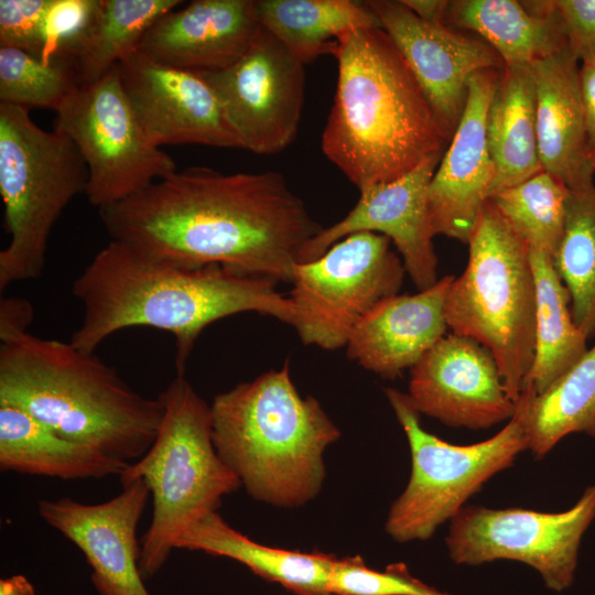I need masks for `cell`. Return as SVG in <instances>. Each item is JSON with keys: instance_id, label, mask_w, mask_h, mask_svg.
Returning <instances> with one entry per match:
<instances>
[{"instance_id": "31", "label": "cell", "mask_w": 595, "mask_h": 595, "mask_svg": "<svg viewBox=\"0 0 595 595\" xmlns=\"http://www.w3.org/2000/svg\"><path fill=\"white\" fill-rule=\"evenodd\" d=\"M553 266L570 294L574 324L595 337V184L570 191L566 220Z\"/></svg>"}, {"instance_id": "23", "label": "cell", "mask_w": 595, "mask_h": 595, "mask_svg": "<svg viewBox=\"0 0 595 595\" xmlns=\"http://www.w3.org/2000/svg\"><path fill=\"white\" fill-rule=\"evenodd\" d=\"M444 24L484 40L505 66L531 65L567 46L552 0L448 1Z\"/></svg>"}, {"instance_id": "25", "label": "cell", "mask_w": 595, "mask_h": 595, "mask_svg": "<svg viewBox=\"0 0 595 595\" xmlns=\"http://www.w3.org/2000/svg\"><path fill=\"white\" fill-rule=\"evenodd\" d=\"M175 549L229 558L294 595H333L329 581L337 556L263 545L229 526L218 511L196 521L178 538Z\"/></svg>"}, {"instance_id": "12", "label": "cell", "mask_w": 595, "mask_h": 595, "mask_svg": "<svg viewBox=\"0 0 595 595\" xmlns=\"http://www.w3.org/2000/svg\"><path fill=\"white\" fill-rule=\"evenodd\" d=\"M594 517L595 484L562 512L464 506L451 520L445 543L456 564L519 561L560 592L573 582L580 542Z\"/></svg>"}, {"instance_id": "1", "label": "cell", "mask_w": 595, "mask_h": 595, "mask_svg": "<svg viewBox=\"0 0 595 595\" xmlns=\"http://www.w3.org/2000/svg\"><path fill=\"white\" fill-rule=\"evenodd\" d=\"M99 216L111 240L148 259L288 283L323 228L281 173L207 166L176 170Z\"/></svg>"}, {"instance_id": "20", "label": "cell", "mask_w": 595, "mask_h": 595, "mask_svg": "<svg viewBox=\"0 0 595 595\" xmlns=\"http://www.w3.org/2000/svg\"><path fill=\"white\" fill-rule=\"evenodd\" d=\"M259 26L255 0H195L162 15L138 50L181 69L218 72L241 57Z\"/></svg>"}, {"instance_id": "4", "label": "cell", "mask_w": 595, "mask_h": 595, "mask_svg": "<svg viewBox=\"0 0 595 595\" xmlns=\"http://www.w3.org/2000/svg\"><path fill=\"white\" fill-rule=\"evenodd\" d=\"M329 54L337 83L322 151L359 193L443 155L451 139L381 28L346 34Z\"/></svg>"}, {"instance_id": "9", "label": "cell", "mask_w": 595, "mask_h": 595, "mask_svg": "<svg viewBox=\"0 0 595 595\" xmlns=\"http://www.w3.org/2000/svg\"><path fill=\"white\" fill-rule=\"evenodd\" d=\"M401 424L411 453L405 489L392 502L386 532L398 542L430 539L439 526L452 520L466 500L497 473L509 468L528 450L522 418L516 409L509 422L490 439L454 445L426 432L407 393L385 390Z\"/></svg>"}, {"instance_id": "36", "label": "cell", "mask_w": 595, "mask_h": 595, "mask_svg": "<svg viewBox=\"0 0 595 595\" xmlns=\"http://www.w3.org/2000/svg\"><path fill=\"white\" fill-rule=\"evenodd\" d=\"M50 0H0V47L41 58L43 20Z\"/></svg>"}, {"instance_id": "29", "label": "cell", "mask_w": 595, "mask_h": 595, "mask_svg": "<svg viewBox=\"0 0 595 595\" xmlns=\"http://www.w3.org/2000/svg\"><path fill=\"white\" fill-rule=\"evenodd\" d=\"M530 262L536 283L534 356L524 385L539 394L586 353L588 338L574 324L570 294L552 257L530 249Z\"/></svg>"}, {"instance_id": "3", "label": "cell", "mask_w": 595, "mask_h": 595, "mask_svg": "<svg viewBox=\"0 0 595 595\" xmlns=\"http://www.w3.org/2000/svg\"><path fill=\"white\" fill-rule=\"evenodd\" d=\"M32 320L20 307L0 312V404L112 457L140 459L159 432L160 399L133 390L95 353L31 334Z\"/></svg>"}, {"instance_id": "35", "label": "cell", "mask_w": 595, "mask_h": 595, "mask_svg": "<svg viewBox=\"0 0 595 595\" xmlns=\"http://www.w3.org/2000/svg\"><path fill=\"white\" fill-rule=\"evenodd\" d=\"M98 7V0H50L43 20L41 60L73 58L85 37Z\"/></svg>"}, {"instance_id": "7", "label": "cell", "mask_w": 595, "mask_h": 595, "mask_svg": "<svg viewBox=\"0 0 595 595\" xmlns=\"http://www.w3.org/2000/svg\"><path fill=\"white\" fill-rule=\"evenodd\" d=\"M468 261L445 300L452 333L495 357L508 397L517 403L534 356L536 283L530 248L490 199L468 239Z\"/></svg>"}, {"instance_id": "14", "label": "cell", "mask_w": 595, "mask_h": 595, "mask_svg": "<svg viewBox=\"0 0 595 595\" xmlns=\"http://www.w3.org/2000/svg\"><path fill=\"white\" fill-rule=\"evenodd\" d=\"M392 40L451 139L468 96L473 75L502 69L501 58L484 40L444 23L420 19L401 0L366 1Z\"/></svg>"}, {"instance_id": "13", "label": "cell", "mask_w": 595, "mask_h": 595, "mask_svg": "<svg viewBox=\"0 0 595 595\" xmlns=\"http://www.w3.org/2000/svg\"><path fill=\"white\" fill-rule=\"evenodd\" d=\"M304 66L260 25L238 61L199 74L217 94L242 149L269 155L296 137L305 96Z\"/></svg>"}, {"instance_id": "30", "label": "cell", "mask_w": 595, "mask_h": 595, "mask_svg": "<svg viewBox=\"0 0 595 595\" xmlns=\"http://www.w3.org/2000/svg\"><path fill=\"white\" fill-rule=\"evenodd\" d=\"M180 0H98L89 30L75 52L82 86L104 77L136 52L150 28Z\"/></svg>"}, {"instance_id": "37", "label": "cell", "mask_w": 595, "mask_h": 595, "mask_svg": "<svg viewBox=\"0 0 595 595\" xmlns=\"http://www.w3.org/2000/svg\"><path fill=\"white\" fill-rule=\"evenodd\" d=\"M580 64H595V0H552Z\"/></svg>"}, {"instance_id": "11", "label": "cell", "mask_w": 595, "mask_h": 595, "mask_svg": "<svg viewBox=\"0 0 595 595\" xmlns=\"http://www.w3.org/2000/svg\"><path fill=\"white\" fill-rule=\"evenodd\" d=\"M55 113L54 129L72 140L86 163L85 194L98 209L176 171L173 158L147 138L117 66L99 80L80 86Z\"/></svg>"}, {"instance_id": "26", "label": "cell", "mask_w": 595, "mask_h": 595, "mask_svg": "<svg viewBox=\"0 0 595 595\" xmlns=\"http://www.w3.org/2000/svg\"><path fill=\"white\" fill-rule=\"evenodd\" d=\"M486 129L496 170L490 197L543 171L529 65L504 67L488 108Z\"/></svg>"}, {"instance_id": "33", "label": "cell", "mask_w": 595, "mask_h": 595, "mask_svg": "<svg viewBox=\"0 0 595 595\" xmlns=\"http://www.w3.org/2000/svg\"><path fill=\"white\" fill-rule=\"evenodd\" d=\"M80 86L71 57L43 62L23 51L0 47V102L56 111Z\"/></svg>"}, {"instance_id": "8", "label": "cell", "mask_w": 595, "mask_h": 595, "mask_svg": "<svg viewBox=\"0 0 595 595\" xmlns=\"http://www.w3.org/2000/svg\"><path fill=\"white\" fill-rule=\"evenodd\" d=\"M87 182L86 163L68 137L39 127L30 109L0 102V194L10 236L0 251V291L42 275L51 231Z\"/></svg>"}, {"instance_id": "34", "label": "cell", "mask_w": 595, "mask_h": 595, "mask_svg": "<svg viewBox=\"0 0 595 595\" xmlns=\"http://www.w3.org/2000/svg\"><path fill=\"white\" fill-rule=\"evenodd\" d=\"M329 586L333 595H452L412 576L404 563L377 571L359 555L336 558Z\"/></svg>"}, {"instance_id": "39", "label": "cell", "mask_w": 595, "mask_h": 595, "mask_svg": "<svg viewBox=\"0 0 595 595\" xmlns=\"http://www.w3.org/2000/svg\"><path fill=\"white\" fill-rule=\"evenodd\" d=\"M420 19L431 23H444L448 1L445 0H401Z\"/></svg>"}, {"instance_id": "32", "label": "cell", "mask_w": 595, "mask_h": 595, "mask_svg": "<svg viewBox=\"0 0 595 595\" xmlns=\"http://www.w3.org/2000/svg\"><path fill=\"white\" fill-rule=\"evenodd\" d=\"M570 190L544 170L489 199L530 249L555 256L563 238Z\"/></svg>"}, {"instance_id": "27", "label": "cell", "mask_w": 595, "mask_h": 595, "mask_svg": "<svg viewBox=\"0 0 595 595\" xmlns=\"http://www.w3.org/2000/svg\"><path fill=\"white\" fill-rule=\"evenodd\" d=\"M517 410L536 458L571 433L595 436V344L541 393L524 385Z\"/></svg>"}, {"instance_id": "28", "label": "cell", "mask_w": 595, "mask_h": 595, "mask_svg": "<svg viewBox=\"0 0 595 595\" xmlns=\"http://www.w3.org/2000/svg\"><path fill=\"white\" fill-rule=\"evenodd\" d=\"M259 24L306 64L346 34L381 28L366 1L255 0Z\"/></svg>"}, {"instance_id": "18", "label": "cell", "mask_w": 595, "mask_h": 595, "mask_svg": "<svg viewBox=\"0 0 595 595\" xmlns=\"http://www.w3.org/2000/svg\"><path fill=\"white\" fill-rule=\"evenodd\" d=\"M442 156L424 161L409 174L360 192L353 209L307 244L301 262L321 257L343 238L361 231L387 236L402 258L405 272L420 290L437 282V257L428 209V192Z\"/></svg>"}, {"instance_id": "15", "label": "cell", "mask_w": 595, "mask_h": 595, "mask_svg": "<svg viewBox=\"0 0 595 595\" xmlns=\"http://www.w3.org/2000/svg\"><path fill=\"white\" fill-rule=\"evenodd\" d=\"M125 94L151 143L241 148L212 86L199 74L139 50L118 65Z\"/></svg>"}, {"instance_id": "5", "label": "cell", "mask_w": 595, "mask_h": 595, "mask_svg": "<svg viewBox=\"0 0 595 595\" xmlns=\"http://www.w3.org/2000/svg\"><path fill=\"white\" fill-rule=\"evenodd\" d=\"M210 413L215 448L251 498L295 508L318 495L324 453L340 431L315 398L300 394L289 360L215 396Z\"/></svg>"}, {"instance_id": "10", "label": "cell", "mask_w": 595, "mask_h": 595, "mask_svg": "<svg viewBox=\"0 0 595 595\" xmlns=\"http://www.w3.org/2000/svg\"><path fill=\"white\" fill-rule=\"evenodd\" d=\"M381 234H351L321 257L295 266L290 300L302 343L326 350L345 347L380 302L398 295L405 269Z\"/></svg>"}, {"instance_id": "22", "label": "cell", "mask_w": 595, "mask_h": 595, "mask_svg": "<svg viewBox=\"0 0 595 595\" xmlns=\"http://www.w3.org/2000/svg\"><path fill=\"white\" fill-rule=\"evenodd\" d=\"M529 66L542 169L570 191L593 185L595 171L587 153L580 62L566 46Z\"/></svg>"}, {"instance_id": "21", "label": "cell", "mask_w": 595, "mask_h": 595, "mask_svg": "<svg viewBox=\"0 0 595 595\" xmlns=\"http://www.w3.org/2000/svg\"><path fill=\"white\" fill-rule=\"evenodd\" d=\"M453 279L445 275L416 294L376 305L351 332L348 358L385 379L411 369L445 335V300Z\"/></svg>"}, {"instance_id": "19", "label": "cell", "mask_w": 595, "mask_h": 595, "mask_svg": "<svg viewBox=\"0 0 595 595\" xmlns=\"http://www.w3.org/2000/svg\"><path fill=\"white\" fill-rule=\"evenodd\" d=\"M502 69L482 71L469 79L464 112L429 185L428 209L434 236L467 244L490 197L496 170L486 125Z\"/></svg>"}, {"instance_id": "16", "label": "cell", "mask_w": 595, "mask_h": 595, "mask_svg": "<svg viewBox=\"0 0 595 595\" xmlns=\"http://www.w3.org/2000/svg\"><path fill=\"white\" fill-rule=\"evenodd\" d=\"M408 397L419 414L452 428L489 429L516 413L493 354L476 340L445 334L411 369Z\"/></svg>"}, {"instance_id": "40", "label": "cell", "mask_w": 595, "mask_h": 595, "mask_svg": "<svg viewBox=\"0 0 595 595\" xmlns=\"http://www.w3.org/2000/svg\"><path fill=\"white\" fill-rule=\"evenodd\" d=\"M0 595H36L34 585L23 574L0 580Z\"/></svg>"}, {"instance_id": "38", "label": "cell", "mask_w": 595, "mask_h": 595, "mask_svg": "<svg viewBox=\"0 0 595 595\" xmlns=\"http://www.w3.org/2000/svg\"><path fill=\"white\" fill-rule=\"evenodd\" d=\"M580 78L585 109L587 153L595 171V64H581Z\"/></svg>"}, {"instance_id": "24", "label": "cell", "mask_w": 595, "mask_h": 595, "mask_svg": "<svg viewBox=\"0 0 595 595\" xmlns=\"http://www.w3.org/2000/svg\"><path fill=\"white\" fill-rule=\"evenodd\" d=\"M130 463L68 440L22 409L0 404V469L63 480L120 476Z\"/></svg>"}, {"instance_id": "6", "label": "cell", "mask_w": 595, "mask_h": 595, "mask_svg": "<svg viewBox=\"0 0 595 595\" xmlns=\"http://www.w3.org/2000/svg\"><path fill=\"white\" fill-rule=\"evenodd\" d=\"M158 398L164 409L158 435L119 476L120 483L142 478L152 496L151 522L140 539L143 578L155 575L178 538L241 486L215 448L210 404L184 375H177Z\"/></svg>"}, {"instance_id": "2", "label": "cell", "mask_w": 595, "mask_h": 595, "mask_svg": "<svg viewBox=\"0 0 595 595\" xmlns=\"http://www.w3.org/2000/svg\"><path fill=\"white\" fill-rule=\"evenodd\" d=\"M277 284L217 264L184 268L154 261L111 240L74 280L72 292L84 314L69 342L95 353L121 329L154 327L174 335L175 366L184 375L197 337L218 320L255 312L293 327V304Z\"/></svg>"}, {"instance_id": "17", "label": "cell", "mask_w": 595, "mask_h": 595, "mask_svg": "<svg viewBox=\"0 0 595 595\" xmlns=\"http://www.w3.org/2000/svg\"><path fill=\"white\" fill-rule=\"evenodd\" d=\"M120 484L121 491L107 501L40 499L37 512L83 552L98 595H151L139 571L141 542L137 539L150 488L142 478Z\"/></svg>"}]
</instances>
